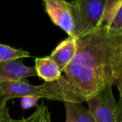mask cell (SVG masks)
<instances>
[{"label": "cell", "mask_w": 122, "mask_h": 122, "mask_svg": "<svg viewBox=\"0 0 122 122\" xmlns=\"http://www.w3.org/2000/svg\"><path fill=\"white\" fill-rule=\"evenodd\" d=\"M45 12L51 21L64 31L68 37H74V23L70 2L66 0H42Z\"/></svg>", "instance_id": "5b68a950"}, {"label": "cell", "mask_w": 122, "mask_h": 122, "mask_svg": "<svg viewBox=\"0 0 122 122\" xmlns=\"http://www.w3.org/2000/svg\"><path fill=\"white\" fill-rule=\"evenodd\" d=\"M76 51V41L73 37H68L61 41L51 51L49 57L55 61L61 72L71 63Z\"/></svg>", "instance_id": "52a82bcc"}, {"label": "cell", "mask_w": 122, "mask_h": 122, "mask_svg": "<svg viewBox=\"0 0 122 122\" xmlns=\"http://www.w3.org/2000/svg\"><path fill=\"white\" fill-rule=\"evenodd\" d=\"M116 86L118 88V91H119V92H122V75H121V78H120V80L118 81V83H117V85H116Z\"/></svg>", "instance_id": "e0dca14e"}, {"label": "cell", "mask_w": 122, "mask_h": 122, "mask_svg": "<svg viewBox=\"0 0 122 122\" xmlns=\"http://www.w3.org/2000/svg\"><path fill=\"white\" fill-rule=\"evenodd\" d=\"M89 111L95 122H116L117 101L112 87H107L86 101Z\"/></svg>", "instance_id": "277c9868"}, {"label": "cell", "mask_w": 122, "mask_h": 122, "mask_svg": "<svg viewBox=\"0 0 122 122\" xmlns=\"http://www.w3.org/2000/svg\"><path fill=\"white\" fill-rule=\"evenodd\" d=\"M47 122H51V118H50V119L48 120V121H47Z\"/></svg>", "instance_id": "d6986e66"}, {"label": "cell", "mask_w": 122, "mask_h": 122, "mask_svg": "<svg viewBox=\"0 0 122 122\" xmlns=\"http://www.w3.org/2000/svg\"><path fill=\"white\" fill-rule=\"evenodd\" d=\"M50 118L51 117L48 108L42 104L37 106V110L33 113V119L32 122H47Z\"/></svg>", "instance_id": "7c38bea8"}, {"label": "cell", "mask_w": 122, "mask_h": 122, "mask_svg": "<svg viewBox=\"0 0 122 122\" xmlns=\"http://www.w3.org/2000/svg\"><path fill=\"white\" fill-rule=\"evenodd\" d=\"M102 26L111 30L122 31V0L110 1Z\"/></svg>", "instance_id": "9c48e42d"}, {"label": "cell", "mask_w": 122, "mask_h": 122, "mask_svg": "<svg viewBox=\"0 0 122 122\" xmlns=\"http://www.w3.org/2000/svg\"><path fill=\"white\" fill-rule=\"evenodd\" d=\"M120 98L117 101V109H116V122H122V92H119Z\"/></svg>", "instance_id": "9a60e30c"}, {"label": "cell", "mask_w": 122, "mask_h": 122, "mask_svg": "<svg viewBox=\"0 0 122 122\" xmlns=\"http://www.w3.org/2000/svg\"><path fill=\"white\" fill-rule=\"evenodd\" d=\"M10 120H11V117H10V118H9V119H8V121H7V122H10Z\"/></svg>", "instance_id": "ac0fdd59"}, {"label": "cell", "mask_w": 122, "mask_h": 122, "mask_svg": "<svg viewBox=\"0 0 122 122\" xmlns=\"http://www.w3.org/2000/svg\"><path fill=\"white\" fill-rule=\"evenodd\" d=\"M74 58L63 71L71 102L81 104L122 75V31L101 26L78 38Z\"/></svg>", "instance_id": "6da1fadb"}, {"label": "cell", "mask_w": 122, "mask_h": 122, "mask_svg": "<svg viewBox=\"0 0 122 122\" xmlns=\"http://www.w3.org/2000/svg\"><path fill=\"white\" fill-rule=\"evenodd\" d=\"M39 98L33 97V96H26L21 98V106L23 109L27 110L34 107L37 105Z\"/></svg>", "instance_id": "5bb4252c"}, {"label": "cell", "mask_w": 122, "mask_h": 122, "mask_svg": "<svg viewBox=\"0 0 122 122\" xmlns=\"http://www.w3.org/2000/svg\"><path fill=\"white\" fill-rule=\"evenodd\" d=\"M111 0H72L70 2L74 37L78 38L101 27Z\"/></svg>", "instance_id": "3957f363"}, {"label": "cell", "mask_w": 122, "mask_h": 122, "mask_svg": "<svg viewBox=\"0 0 122 122\" xmlns=\"http://www.w3.org/2000/svg\"><path fill=\"white\" fill-rule=\"evenodd\" d=\"M8 101H10L9 98L0 92V122H7L10 118L7 106Z\"/></svg>", "instance_id": "4fadbf2b"}, {"label": "cell", "mask_w": 122, "mask_h": 122, "mask_svg": "<svg viewBox=\"0 0 122 122\" xmlns=\"http://www.w3.org/2000/svg\"><path fill=\"white\" fill-rule=\"evenodd\" d=\"M0 92L10 100L22 98L26 96H33L39 99L46 98L62 102H70L66 83L62 75L59 80L44 82L39 86L32 85L24 81L0 82Z\"/></svg>", "instance_id": "7a4b0ae2"}, {"label": "cell", "mask_w": 122, "mask_h": 122, "mask_svg": "<svg viewBox=\"0 0 122 122\" xmlns=\"http://www.w3.org/2000/svg\"><path fill=\"white\" fill-rule=\"evenodd\" d=\"M66 122H95L89 110L84 108L81 104L65 101Z\"/></svg>", "instance_id": "30bf717a"}, {"label": "cell", "mask_w": 122, "mask_h": 122, "mask_svg": "<svg viewBox=\"0 0 122 122\" xmlns=\"http://www.w3.org/2000/svg\"><path fill=\"white\" fill-rule=\"evenodd\" d=\"M35 71L37 76L45 81V82H51L61 78L62 72L57 65L49 56L35 58Z\"/></svg>", "instance_id": "ba28073f"}, {"label": "cell", "mask_w": 122, "mask_h": 122, "mask_svg": "<svg viewBox=\"0 0 122 122\" xmlns=\"http://www.w3.org/2000/svg\"><path fill=\"white\" fill-rule=\"evenodd\" d=\"M32 119H33V114H32L31 116H29V117L23 118V119H21V120H13L11 118L10 122H32Z\"/></svg>", "instance_id": "2e32d148"}, {"label": "cell", "mask_w": 122, "mask_h": 122, "mask_svg": "<svg viewBox=\"0 0 122 122\" xmlns=\"http://www.w3.org/2000/svg\"><path fill=\"white\" fill-rule=\"evenodd\" d=\"M30 56L31 55L28 51L22 49L13 48L6 44L0 43V62L17 61Z\"/></svg>", "instance_id": "8fae6325"}, {"label": "cell", "mask_w": 122, "mask_h": 122, "mask_svg": "<svg viewBox=\"0 0 122 122\" xmlns=\"http://www.w3.org/2000/svg\"><path fill=\"white\" fill-rule=\"evenodd\" d=\"M36 76L35 68L25 66L20 60L0 62V82L18 81Z\"/></svg>", "instance_id": "8992f818"}]
</instances>
